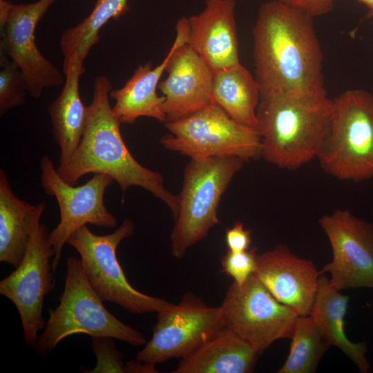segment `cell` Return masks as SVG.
<instances>
[{"label": "cell", "mask_w": 373, "mask_h": 373, "mask_svg": "<svg viewBox=\"0 0 373 373\" xmlns=\"http://www.w3.org/2000/svg\"><path fill=\"white\" fill-rule=\"evenodd\" d=\"M157 313L152 337L135 358L155 365L182 358L224 327L221 307L209 306L191 292Z\"/></svg>", "instance_id": "obj_11"}, {"label": "cell", "mask_w": 373, "mask_h": 373, "mask_svg": "<svg viewBox=\"0 0 373 373\" xmlns=\"http://www.w3.org/2000/svg\"><path fill=\"white\" fill-rule=\"evenodd\" d=\"M289 355L278 373H312L329 347L309 315L298 316L292 334Z\"/></svg>", "instance_id": "obj_25"}, {"label": "cell", "mask_w": 373, "mask_h": 373, "mask_svg": "<svg viewBox=\"0 0 373 373\" xmlns=\"http://www.w3.org/2000/svg\"><path fill=\"white\" fill-rule=\"evenodd\" d=\"M128 10V0H96L91 12L84 20L62 32L60 48L64 61L75 57L84 61L98 43L101 28L109 20L119 19Z\"/></svg>", "instance_id": "obj_24"}, {"label": "cell", "mask_w": 373, "mask_h": 373, "mask_svg": "<svg viewBox=\"0 0 373 373\" xmlns=\"http://www.w3.org/2000/svg\"><path fill=\"white\" fill-rule=\"evenodd\" d=\"M138 361L136 359L125 363V372H157L155 365Z\"/></svg>", "instance_id": "obj_31"}, {"label": "cell", "mask_w": 373, "mask_h": 373, "mask_svg": "<svg viewBox=\"0 0 373 373\" xmlns=\"http://www.w3.org/2000/svg\"><path fill=\"white\" fill-rule=\"evenodd\" d=\"M55 256L46 226L34 230L26 254L15 269L0 281V294L17 308L25 343L34 347L46 321L43 317L45 297L55 285L50 259Z\"/></svg>", "instance_id": "obj_12"}, {"label": "cell", "mask_w": 373, "mask_h": 373, "mask_svg": "<svg viewBox=\"0 0 373 373\" xmlns=\"http://www.w3.org/2000/svg\"><path fill=\"white\" fill-rule=\"evenodd\" d=\"M56 0L12 5L1 29V52L20 70L27 93L39 98L46 88L64 82L63 74L46 58L35 41L36 27Z\"/></svg>", "instance_id": "obj_14"}, {"label": "cell", "mask_w": 373, "mask_h": 373, "mask_svg": "<svg viewBox=\"0 0 373 373\" xmlns=\"http://www.w3.org/2000/svg\"><path fill=\"white\" fill-rule=\"evenodd\" d=\"M260 353L225 326L181 358L173 373H249Z\"/></svg>", "instance_id": "obj_19"}, {"label": "cell", "mask_w": 373, "mask_h": 373, "mask_svg": "<svg viewBox=\"0 0 373 373\" xmlns=\"http://www.w3.org/2000/svg\"><path fill=\"white\" fill-rule=\"evenodd\" d=\"M175 47L173 41L159 65L153 67L150 62L139 65L122 87L111 90L110 97L115 101L112 112L120 123L131 124L140 117H151L166 123L163 109L164 98L159 96L157 90Z\"/></svg>", "instance_id": "obj_20"}, {"label": "cell", "mask_w": 373, "mask_h": 373, "mask_svg": "<svg viewBox=\"0 0 373 373\" xmlns=\"http://www.w3.org/2000/svg\"><path fill=\"white\" fill-rule=\"evenodd\" d=\"M254 274L278 301L299 316L309 314L321 275L311 260L279 243L258 254Z\"/></svg>", "instance_id": "obj_16"}, {"label": "cell", "mask_w": 373, "mask_h": 373, "mask_svg": "<svg viewBox=\"0 0 373 373\" xmlns=\"http://www.w3.org/2000/svg\"><path fill=\"white\" fill-rule=\"evenodd\" d=\"M0 115L26 103V84L18 66L1 52Z\"/></svg>", "instance_id": "obj_26"}, {"label": "cell", "mask_w": 373, "mask_h": 373, "mask_svg": "<svg viewBox=\"0 0 373 373\" xmlns=\"http://www.w3.org/2000/svg\"><path fill=\"white\" fill-rule=\"evenodd\" d=\"M245 162L237 156L191 158L184 169L178 213L171 233L174 258H182L218 223L221 197Z\"/></svg>", "instance_id": "obj_6"}, {"label": "cell", "mask_w": 373, "mask_h": 373, "mask_svg": "<svg viewBox=\"0 0 373 373\" xmlns=\"http://www.w3.org/2000/svg\"><path fill=\"white\" fill-rule=\"evenodd\" d=\"M212 98L231 118L256 128L260 90L255 77L241 64L214 72Z\"/></svg>", "instance_id": "obj_23"}, {"label": "cell", "mask_w": 373, "mask_h": 373, "mask_svg": "<svg viewBox=\"0 0 373 373\" xmlns=\"http://www.w3.org/2000/svg\"><path fill=\"white\" fill-rule=\"evenodd\" d=\"M318 223L332 250V260L320 271L329 272V285L337 289H373V223L338 209Z\"/></svg>", "instance_id": "obj_13"}, {"label": "cell", "mask_w": 373, "mask_h": 373, "mask_svg": "<svg viewBox=\"0 0 373 373\" xmlns=\"http://www.w3.org/2000/svg\"><path fill=\"white\" fill-rule=\"evenodd\" d=\"M44 202L31 204L13 193L4 169H0V261L17 267L30 237L40 223Z\"/></svg>", "instance_id": "obj_21"}, {"label": "cell", "mask_w": 373, "mask_h": 373, "mask_svg": "<svg viewBox=\"0 0 373 373\" xmlns=\"http://www.w3.org/2000/svg\"><path fill=\"white\" fill-rule=\"evenodd\" d=\"M236 5V0H206L204 9L188 18L187 44L213 72L240 64Z\"/></svg>", "instance_id": "obj_17"}, {"label": "cell", "mask_w": 373, "mask_h": 373, "mask_svg": "<svg viewBox=\"0 0 373 373\" xmlns=\"http://www.w3.org/2000/svg\"><path fill=\"white\" fill-rule=\"evenodd\" d=\"M257 256L256 247L240 252L227 250L221 258L222 272L231 277L233 283L242 285L255 273Z\"/></svg>", "instance_id": "obj_28"}, {"label": "cell", "mask_w": 373, "mask_h": 373, "mask_svg": "<svg viewBox=\"0 0 373 373\" xmlns=\"http://www.w3.org/2000/svg\"><path fill=\"white\" fill-rule=\"evenodd\" d=\"M313 17L277 0L262 3L253 28L255 79L260 98L325 89L323 52Z\"/></svg>", "instance_id": "obj_1"}, {"label": "cell", "mask_w": 373, "mask_h": 373, "mask_svg": "<svg viewBox=\"0 0 373 373\" xmlns=\"http://www.w3.org/2000/svg\"><path fill=\"white\" fill-rule=\"evenodd\" d=\"M78 57L64 61V86L48 107L53 137L60 149L59 164L68 162L82 138L88 115L79 93V82L85 72Z\"/></svg>", "instance_id": "obj_18"}, {"label": "cell", "mask_w": 373, "mask_h": 373, "mask_svg": "<svg viewBox=\"0 0 373 373\" xmlns=\"http://www.w3.org/2000/svg\"><path fill=\"white\" fill-rule=\"evenodd\" d=\"M365 4L369 9L370 12H373V0H358Z\"/></svg>", "instance_id": "obj_32"}, {"label": "cell", "mask_w": 373, "mask_h": 373, "mask_svg": "<svg viewBox=\"0 0 373 373\" xmlns=\"http://www.w3.org/2000/svg\"><path fill=\"white\" fill-rule=\"evenodd\" d=\"M370 15L373 16V12H369Z\"/></svg>", "instance_id": "obj_33"}, {"label": "cell", "mask_w": 373, "mask_h": 373, "mask_svg": "<svg viewBox=\"0 0 373 373\" xmlns=\"http://www.w3.org/2000/svg\"><path fill=\"white\" fill-rule=\"evenodd\" d=\"M220 307L224 326L260 354L276 341L290 338L299 316L278 301L255 274L242 285L233 283Z\"/></svg>", "instance_id": "obj_9"}, {"label": "cell", "mask_w": 373, "mask_h": 373, "mask_svg": "<svg viewBox=\"0 0 373 373\" xmlns=\"http://www.w3.org/2000/svg\"><path fill=\"white\" fill-rule=\"evenodd\" d=\"M299 8L313 17L329 13L333 9V0H277Z\"/></svg>", "instance_id": "obj_30"}, {"label": "cell", "mask_w": 373, "mask_h": 373, "mask_svg": "<svg viewBox=\"0 0 373 373\" xmlns=\"http://www.w3.org/2000/svg\"><path fill=\"white\" fill-rule=\"evenodd\" d=\"M225 240L228 250L240 252L249 249L251 242V231L245 229L242 222H236L226 231Z\"/></svg>", "instance_id": "obj_29"}, {"label": "cell", "mask_w": 373, "mask_h": 373, "mask_svg": "<svg viewBox=\"0 0 373 373\" xmlns=\"http://www.w3.org/2000/svg\"><path fill=\"white\" fill-rule=\"evenodd\" d=\"M40 180L46 193L57 200L60 220L49 233V242L55 252L52 268L55 273L68 239L79 228L92 224L114 228L117 219L104 204L105 191L113 179L104 173H95L84 184L75 186L64 181L47 155L40 160Z\"/></svg>", "instance_id": "obj_10"}, {"label": "cell", "mask_w": 373, "mask_h": 373, "mask_svg": "<svg viewBox=\"0 0 373 373\" xmlns=\"http://www.w3.org/2000/svg\"><path fill=\"white\" fill-rule=\"evenodd\" d=\"M333 99L325 89L305 95L272 94L256 111L261 157L294 171L316 158L331 124Z\"/></svg>", "instance_id": "obj_3"}, {"label": "cell", "mask_w": 373, "mask_h": 373, "mask_svg": "<svg viewBox=\"0 0 373 373\" xmlns=\"http://www.w3.org/2000/svg\"><path fill=\"white\" fill-rule=\"evenodd\" d=\"M134 228L133 221L126 219L113 233L99 236L85 224L70 236L67 243L79 253L83 271L103 301L117 304L135 314L158 312L171 303L134 288L117 258L118 245L133 234Z\"/></svg>", "instance_id": "obj_7"}, {"label": "cell", "mask_w": 373, "mask_h": 373, "mask_svg": "<svg viewBox=\"0 0 373 373\" xmlns=\"http://www.w3.org/2000/svg\"><path fill=\"white\" fill-rule=\"evenodd\" d=\"M175 30V47L165 70L167 76L158 85L164 98L166 122L186 117L213 102L214 72L187 44V17H182L178 21Z\"/></svg>", "instance_id": "obj_15"}, {"label": "cell", "mask_w": 373, "mask_h": 373, "mask_svg": "<svg viewBox=\"0 0 373 373\" xmlns=\"http://www.w3.org/2000/svg\"><path fill=\"white\" fill-rule=\"evenodd\" d=\"M164 124L169 133L160 144L191 158L237 156L247 162L261 157L258 129L236 121L214 102Z\"/></svg>", "instance_id": "obj_8"}, {"label": "cell", "mask_w": 373, "mask_h": 373, "mask_svg": "<svg viewBox=\"0 0 373 373\" xmlns=\"http://www.w3.org/2000/svg\"><path fill=\"white\" fill-rule=\"evenodd\" d=\"M110 336L91 337L92 350L96 356V365L91 370L81 367V371L86 373H124L125 363L123 354L119 352Z\"/></svg>", "instance_id": "obj_27"}, {"label": "cell", "mask_w": 373, "mask_h": 373, "mask_svg": "<svg viewBox=\"0 0 373 373\" xmlns=\"http://www.w3.org/2000/svg\"><path fill=\"white\" fill-rule=\"evenodd\" d=\"M49 318L33 348L47 355L66 337L77 334L110 336L133 346L145 345V336L110 313L89 283L80 259L70 256L66 262L64 291L59 305L49 309Z\"/></svg>", "instance_id": "obj_4"}, {"label": "cell", "mask_w": 373, "mask_h": 373, "mask_svg": "<svg viewBox=\"0 0 373 373\" xmlns=\"http://www.w3.org/2000/svg\"><path fill=\"white\" fill-rule=\"evenodd\" d=\"M349 296L329 285L323 274L319 278L316 295L309 316L329 346H335L351 359L362 373L370 370L366 356L367 345L365 341L353 343L344 329V318L347 311Z\"/></svg>", "instance_id": "obj_22"}, {"label": "cell", "mask_w": 373, "mask_h": 373, "mask_svg": "<svg viewBox=\"0 0 373 373\" xmlns=\"http://www.w3.org/2000/svg\"><path fill=\"white\" fill-rule=\"evenodd\" d=\"M316 158L323 171L342 181L373 179V95L348 89L333 99L329 132Z\"/></svg>", "instance_id": "obj_5"}, {"label": "cell", "mask_w": 373, "mask_h": 373, "mask_svg": "<svg viewBox=\"0 0 373 373\" xmlns=\"http://www.w3.org/2000/svg\"><path fill=\"white\" fill-rule=\"evenodd\" d=\"M111 90L107 77L95 79L80 144L69 160L57 168V173L72 185L88 173L106 174L117 183L123 196L130 187L144 188L166 204L175 219L179 209L178 195L166 188L162 174L140 164L128 151L121 134V123L112 112Z\"/></svg>", "instance_id": "obj_2"}]
</instances>
